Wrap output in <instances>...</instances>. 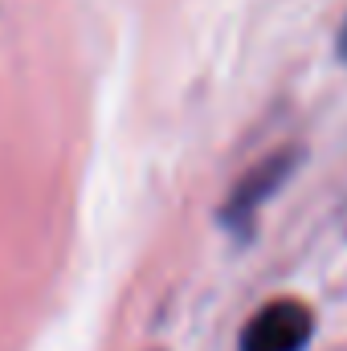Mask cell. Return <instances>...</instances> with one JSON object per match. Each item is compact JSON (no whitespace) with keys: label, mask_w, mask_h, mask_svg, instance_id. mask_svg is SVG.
Segmentation results:
<instances>
[{"label":"cell","mask_w":347,"mask_h":351,"mask_svg":"<svg viewBox=\"0 0 347 351\" xmlns=\"http://www.w3.org/2000/svg\"><path fill=\"white\" fill-rule=\"evenodd\" d=\"M290 172H294V152H278V156H270L265 164H258L254 172L233 188V200H229V208H225V221L254 217L261 204H265L282 184H286V176H290Z\"/></svg>","instance_id":"obj_2"},{"label":"cell","mask_w":347,"mask_h":351,"mask_svg":"<svg viewBox=\"0 0 347 351\" xmlns=\"http://www.w3.org/2000/svg\"><path fill=\"white\" fill-rule=\"evenodd\" d=\"M311 331H315L311 311L294 298H278L250 319L241 335V351H302Z\"/></svg>","instance_id":"obj_1"},{"label":"cell","mask_w":347,"mask_h":351,"mask_svg":"<svg viewBox=\"0 0 347 351\" xmlns=\"http://www.w3.org/2000/svg\"><path fill=\"white\" fill-rule=\"evenodd\" d=\"M339 58L347 62V21H344V29H339Z\"/></svg>","instance_id":"obj_3"}]
</instances>
